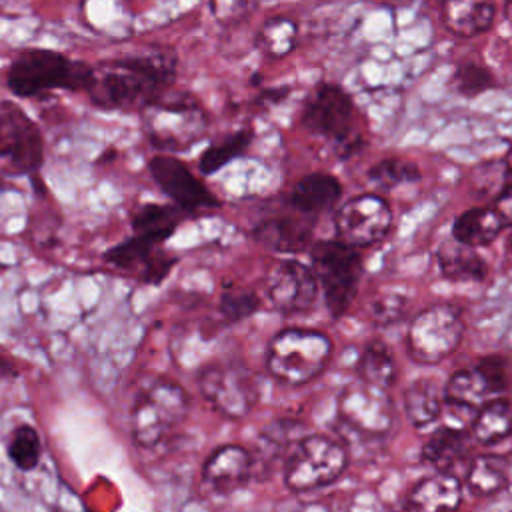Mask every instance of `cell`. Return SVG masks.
Instances as JSON below:
<instances>
[{
    "label": "cell",
    "instance_id": "obj_32",
    "mask_svg": "<svg viewBox=\"0 0 512 512\" xmlns=\"http://www.w3.org/2000/svg\"><path fill=\"white\" fill-rule=\"evenodd\" d=\"M252 144V130L250 128H242L218 142H212L198 160V168L204 176H210L214 172H218L220 168H224L226 164H230L232 160L240 158Z\"/></svg>",
    "mask_w": 512,
    "mask_h": 512
},
{
    "label": "cell",
    "instance_id": "obj_42",
    "mask_svg": "<svg viewBox=\"0 0 512 512\" xmlns=\"http://www.w3.org/2000/svg\"><path fill=\"white\" fill-rule=\"evenodd\" d=\"M0 144H2V136H0Z\"/></svg>",
    "mask_w": 512,
    "mask_h": 512
},
{
    "label": "cell",
    "instance_id": "obj_39",
    "mask_svg": "<svg viewBox=\"0 0 512 512\" xmlns=\"http://www.w3.org/2000/svg\"><path fill=\"white\" fill-rule=\"evenodd\" d=\"M494 208L500 214L504 226H510L512 224V184H508L500 190V194L496 196V206Z\"/></svg>",
    "mask_w": 512,
    "mask_h": 512
},
{
    "label": "cell",
    "instance_id": "obj_2",
    "mask_svg": "<svg viewBox=\"0 0 512 512\" xmlns=\"http://www.w3.org/2000/svg\"><path fill=\"white\" fill-rule=\"evenodd\" d=\"M92 66L70 60L50 48H26L14 56L6 70V86L18 98H38L54 90L84 92Z\"/></svg>",
    "mask_w": 512,
    "mask_h": 512
},
{
    "label": "cell",
    "instance_id": "obj_3",
    "mask_svg": "<svg viewBox=\"0 0 512 512\" xmlns=\"http://www.w3.org/2000/svg\"><path fill=\"white\" fill-rule=\"evenodd\" d=\"M332 356V340L312 328H286L274 334L266 352V370L278 382L302 386L318 378Z\"/></svg>",
    "mask_w": 512,
    "mask_h": 512
},
{
    "label": "cell",
    "instance_id": "obj_13",
    "mask_svg": "<svg viewBox=\"0 0 512 512\" xmlns=\"http://www.w3.org/2000/svg\"><path fill=\"white\" fill-rule=\"evenodd\" d=\"M0 158L14 174H34L44 162V142L34 120L14 102H0Z\"/></svg>",
    "mask_w": 512,
    "mask_h": 512
},
{
    "label": "cell",
    "instance_id": "obj_34",
    "mask_svg": "<svg viewBox=\"0 0 512 512\" xmlns=\"http://www.w3.org/2000/svg\"><path fill=\"white\" fill-rule=\"evenodd\" d=\"M420 178V170L414 162L402 158H386L368 170V182L378 192H388L400 184L414 182Z\"/></svg>",
    "mask_w": 512,
    "mask_h": 512
},
{
    "label": "cell",
    "instance_id": "obj_19",
    "mask_svg": "<svg viewBox=\"0 0 512 512\" xmlns=\"http://www.w3.org/2000/svg\"><path fill=\"white\" fill-rule=\"evenodd\" d=\"M250 234L264 248L296 254L308 248L312 240V222L294 216H274L258 222Z\"/></svg>",
    "mask_w": 512,
    "mask_h": 512
},
{
    "label": "cell",
    "instance_id": "obj_20",
    "mask_svg": "<svg viewBox=\"0 0 512 512\" xmlns=\"http://www.w3.org/2000/svg\"><path fill=\"white\" fill-rule=\"evenodd\" d=\"M342 196V184L328 172H310L296 180L288 194V204L300 214H320L332 208Z\"/></svg>",
    "mask_w": 512,
    "mask_h": 512
},
{
    "label": "cell",
    "instance_id": "obj_11",
    "mask_svg": "<svg viewBox=\"0 0 512 512\" xmlns=\"http://www.w3.org/2000/svg\"><path fill=\"white\" fill-rule=\"evenodd\" d=\"M392 424V402L386 390L366 382L350 384L338 398V426L342 434L382 438Z\"/></svg>",
    "mask_w": 512,
    "mask_h": 512
},
{
    "label": "cell",
    "instance_id": "obj_33",
    "mask_svg": "<svg viewBox=\"0 0 512 512\" xmlns=\"http://www.w3.org/2000/svg\"><path fill=\"white\" fill-rule=\"evenodd\" d=\"M6 454L18 470H24V472L34 470L42 456V444L36 428L30 424L16 426L8 438Z\"/></svg>",
    "mask_w": 512,
    "mask_h": 512
},
{
    "label": "cell",
    "instance_id": "obj_7",
    "mask_svg": "<svg viewBox=\"0 0 512 512\" xmlns=\"http://www.w3.org/2000/svg\"><path fill=\"white\" fill-rule=\"evenodd\" d=\"M300 122L310 134L338 146L342 156H348L362 146V138L356 136L354 128L356 106L350 94L338 84L320 82L308 94Z\"/></svg>",
    "mask_w": 512,
    "mask_h": 512
},
{
    "label": "cell",
    "instance_id": "obj_6",
    "mask_svg": "<svg viewBox=\"0 0 512 512\" xmlns=\"http://www.w3.org/2000/svg\"><path fill=\"white\" fill-rule=\"evenodd\" d=\"M190 408L188 392L174 380L160 378L148 384L132 406V438L140 448H152L162 442L178 424L184 422Z\"/></svg>",
    "mask_w": 512,
    "mask_h": 512
},
{
    "label": "cell",
    "instance_id": "obj_4",
    "mask_svg": "<svg viewBox=\"0 0 512 512\" xmlns=\"http://www.w3.org/2000/svg\"><path fill=\"white\" fill-rule=\"evenodd\" d=\"M142 130L156 150L184 152L206 136L208 114L192 96L174 100L162 96L142 110Z\"/></svg>",
    "mask_w": 512,
    "mask_h": 512
},
{
    "label": "cell",
    "instance_id": "obj_10",
    "mask_svg": "<svg viewBox=\"0 0 512 512\" xmlns=\"http://www.w3.org/2000/svg\"><path fill=\"white\" fill-rule=\"evenodd\" d=\"M464 338V320L460 312L448 304L424 308L410 322L408 348L414 360L436 364L454 354Z\"/></svg>",
    "mask_w": 512,
    "mask_h": 512
},
{
    "label": "cell",
    "instance_id": "obj_18",
    "mask_svg": "<svg viewBox=\"0 0 512 512\" xmlns=\"http://www.w3.org/2000/svg\"><path fill=\"white\" fill-rule=\"evenodd\" d=\"M252 466V454L244 446L224 444L206 458L200 480L208 490L226 494L248 484Z\"/></svg>",
    "mask_w": 512,
    "mask_h": 512
},
{
    "label": "cell",
    "instance_id": "obj_23",
    "mask_svg": "<svg viewBox=\"0 0 512 512\" xmlns=\"http://www.w3.org/2000/svg\"><path fill=\"white\" fill-rule=\"evenodd\" d=\"M442 16L448 30L468 38L492 26L496 6L492 0H442Z\"/></svg>",
    "mask_w": 512,
    "mask_h": 512
},
{
    "label": "cell",
    "instance_id": "obj_12",
    "mask_svg": "<svg viewBox=\"0 0 512 512\" xmlns=\"http://www.w3.org/2000/svg\"><path fill=\"white\" fill-rule=\"evenodd\" d=\"M148 172L158 188L186 214H208L220 208L218 198L208 186L176 156L168 152L156 154L148 160Z\"/></svg>",
    "mask_w": 512,
    "mask_h": 512
},
{
    "label": "cell",
    "instance_id": "obj_40",
    "mask_svg": "<svg viewBox=\"0 0 512 512\" xmlns=\"http://www.w3.org/2000/svg\"><path fill=\"white\" fill-rule=\"evenodd\" d=\"M16 374H18V372H16L14 364H12L8 358L0 356V380H6V378H14Z\"/></svg>",
    "mask_w": 512,
    "mask_h": 512
},
{
    "label": "cell",
    "instance_id": "obj_25",
    "mask_svg": "<svg viewBox=\"0 0 512 512\" xmlns=\"http://www.w3.org/2000/svg\"><path fill=\"white\" fill-rule=\"evenodd\" d=\"M436 260L442 276L456 282H478L484 280L488 272L486 262L474 252V248L454 238L440 246Z\"/></svg>",
    "mask_w": 512,
    "mask_h": 512
},
{
    "label": "cell",
    "instance_id": "obj_15",
    "mask_svg": "<svg viewBox=\"0 0 512 512\" xmlns=\"http://www.w3.org/2000/svg\"><path fill=\"white\" fill-rule=\"evenodd\" d=\"M392 226V210L378 194H358L346 200L334 216L340 240L350 246L366 248L380 242Z\"/></svg>",
    "mask_w": 512,
    "mask_h": 512
},
{
    "label": "cell",
    "instance_id": "obj_27",
    "mask_svg": "<svg viewBox=\"0 0 512 512\" xmlns=\"http://www.w3.org/2000/svg\"><path fill=\"white\" fill-rule=\"evenodd\" d=\"M472 434L482 446H492L512 436V402L508 398H490L472 422Z\"/></svg>",
    "mask_w": 512,
    "mask_h": 512
},
{
    "label": "cell",
    "instance_id": "obj_37",
    "mask_svg": "<svg viewBox=\"0 0 512 512\" xmlns=\"http://www.w3.org/2000/svg\"><path fill=\"white\" fill-rule=\"evenodd\" d=\"M406 310V298L400 292H378L370 300V316L376 324H392Z\"/></svg>",
    "mask_w": 512,
    "mask_h": 512
},
{
    "label": "cell",
    "instance_id": "obj_1",
    "mask_svg": "<svg viewBox=\"0 0 512 512\" xmlns=\"http://www.w3.org/2000/svg\"><path fill=\"white\" fill-rule=\"evenodd\" d=\"M178 58L170 48H152L92 66L84 94L102 110L142 112L174 84Z\"/></svg>",
    "mask_w": 512,
    "mask_h": 512
},
{
    "label": "cell",
    "instance_id": "obj_17",
    "mask_svg": "<svg viewBox=\"0 0 512 512\" xmlns=\"http://www.w3.org/2000/svg\"><path fill=\"white\" fill-rule=\"evenodd\" d=\"M266 296L284 314L306 312L318 298V278L314 270L294 258L280 260L266 276Z\"/></svg>",
    "mask_w": 512,
    "mask_h": 512
},
{
    "label": "cell",
    "instance_id": "obj_22",
    "mask_svg": "<svg viewBox=\"0 0 512 512\" xmlns=\"http://www.w3.org/2000/svg\"><path fill=\"white\" fill-rule=\"evenodd\" d=\"M468 454V434L460 426H440L422 446V460L436 472L454 470Z\"/></svg>",
    "mask_w": 512,
    "mask_h": 512
},
{
    "label": "cell",
    "instance_id": "obj_14",
    "mask_svg": "<svg viewBox=\"0 0 512 512\" xmlns=\"http://www.w3.org/2000/svg\"><path fill=\"white\" fill-rule=\"evenodd\" d=\"M508 384L506 362L500 356H486L470 368H462L448 378L444 400L454 412H470L494 398Z\"/></svg>",
    "mask_w": 512,
    "mask_h": 512
},
{
    "label": "cell",
    "instance_id": "obj_30",
    "mask_svg": "<svg viewBox=\"0 0 512 512\" xmlns=\"http://www.w3.org/2000/svg\"><path fill=\"white\" fill-rule=\"evenodd\" d=\"M358 376L362 382L388 390L396 380V364L388 346L380 340H372L364 346L358 358Z\"/></svg>",
    "mask_w": 512,
    "mask_h": 512
},
{
    "label": "cell",
    "instance_id": "obj_35",
    "mask_svg": "<svg viewBox=\"0 0 512 512\" xmlns=\"http://www.w3.org/2000/svg\"><path fill=\"white\" fill-rule=\"evenodd\" d=\"M260 310V298L246 288H226L218 300V312L226 322H242Z\"/></svg>",
    "mask_w": 512,
    "mask_h": 512
},
{
    "label": "cell",
    "instance_id": "obj_24",
    "mask_svg": "<svg viewBox=\"0 0 512 512\" xmlns=\"http://www.w3.org/2000/svg\"><path fill=\"white\" fill-rule=\"evenodd\" d=\"M504 228V222L496 208H486V206H474L464 210L452 224V238L468 244L472 248L478 246H488L500 230Z\"/></svg>",
    "mask_w": 512,
    "mask_h": 512
},
{
    "label": "cell",
    "instance_id": "obj_8",
    "mask_svg": "<svg viewBox=\"0 0 512 512\" xmlns=\"http://www.w3.org/2000/svg\"><path fill=\"white\" fill-rule=\"evenodd\" d=\"M348 466L346 448L326 434L302 436L286 458L284 484L290 492H308L328 486Z\"/></svg>",
    "mask_w": 512,
    "mask_h": 512
},
{
    "label": "cell",
    "instance_id": "obj_9",
    "mask_svg": "<svg viewBox=\"0 0 512 512\" xmlns=\"http://www.w3.org/2000/svg\"><path fill=\"white\" fill-rule=\"evenodd\" d=\"M202 398L222 416L240 420L248 416L260 398L256 374L242 362L216 360L200 368L196 376Z\"/></svg>",
    "mask_w": 512,
    "mask_h": 512
},
{
    "label": "cell",
    "instance_id": "obj_21",
    "mask_svg": "<svg viewBox=\"0 0 512 512\" xmlns=\"http://www.w3.org/2000/svg\"><path fill=\"white\" fill-rule=\"evenodd\" d=\"M462 502V486L450 472H436L422 478L412 492L404 508L410 510H454Z\"/></svg>",
    "mask_w": 512,
    "mask_h": 512
},
{
    "label": "cell",
    "instance_id": "obj_41",
    "mask_svg": "<svg viewBox=\"0 0 512 512\" xmlns=\"http://www.w3.org/2000/svg\"><path fill=\"white\" fill-rule=\"evenodd\" d=\"M506 16L512 20V0H508V4H506Z\"/></svg>",
    "mask_w": 512,
    "mask_h": 512
},
{
    "label": "cell",
    "instance_id": "obj_16",
    "mask_svg": "<svg viewBox=\"0 0 512 512\" xmlns=\"http://www.w3.org/2000/svg\"><path fill=\"white\" fill-rule=\"evenodd\" d=\"M104 262L118 272L130 274L144 284H162L178 262L176 256L162 250V244L132 234L102 254Z\"/></svg>",
    "mask_w": 512,
    "mask_h": 512
},
{
    "label": "cell",
    "instance_id": "obj_31",
    "mask_svg": "<svg viewBox=\"0 0 512 512\" xmlns=\"http://www.w3.org/2000/svg\"><path fill=\"white\" fill-rule=\"evenodd\" d=\"M296 38L298 26L292 18L272 16L256 32L254 44L266 58L278 60L288 56L296 48Z\"/></svg>",
    "mask_w": 512,
    "mask_h": 512
},
{
    "label": "cell",
    "instance_id": "obj_28",
    "mask_svg": "<svg viewBox=\"0 0 512 512\" xmlns=\"http://www.w3.org/2000/svg\"><path fill=\"white\" fill-rule=\"evenodd\" d=\"M402 406L406 418L414 428H424L432 424L442 410V400L436 382L430 378L412 380L402 392Z\"/></svg>",
    "mask_w": 512,
    "mask_h": 512
},
{
    "label": "cell",
    "instance_id": "obj_5",
    "mask_svg": "<svg viewBox=\"0 0 512 512\" xmlns=\"http://www.w3.org/2000/svg\"><path fill=\"white\" fill-rule=\"evenodd\" d=\"M312 270L332 318H340L356 298L362 278V256L344 240H318L310 248Z\"/></svg>",
    "mask_w": 512,
    "mask_h": 512
},
{
    "label": "cell",
    "instance_id": "obj_29",
    "mask_svg": "<svg viewBox=\"0 0 512 512\" xmlns=\"http://www.w3.org/2000/svg\"><path fill=\"white\" fill-rule=\"evenodd\" d=\"M466 486L478 498L492 496L508 484V460L494 454H482L466 470Z\"/></svg>",
    "mask_w": 512,
    "mask_h": 512
},
{
    "label": "cell",
    "instance_id": "obj_38",
    "mask_svg": "<svg viewBox=\"0 0 512 512\" xmlns=\"http://www.w3.org/2000/svg\"><path fill=\"white\" fill-rule=\"evenodd\" d=\"M264 0H210L212 16L222 24H236L250 16Z\"/></svg>",
    "mask_w": 512,
    "mask_h": 512
},
{
    "label": "cell",
    "instance_id": "obj_26",
    "mask_svg": "<svg viewBox=\"0 0 512 512\" xmlns=\"http://www.w3.org/2000/svg\"><path fill=\"white\" fill-rule=\"evenodd\" d=\"M186 216L176 204H156L146 202L132 214V230L138 236L164 244L178 228L180 220Z\"/></svg>",
    "mask_w": 512,
    "mask_h": 512
},
{
    "label": "cell",
    "instance_id": "obj_36",
    "mask_svg": "<svg viewBox=\"0 0 512 512\" xmlns=\"http://www.w3.org/2000/svg\"><path fill=\"white\" fill-rule=\"evenodd\" d=\"M454 86L462 96H476L488 88L494 86V76L490 74V70L482 64L476 62H464L456 68L454 74Z\"/></svg>",
    "mask_w": 512,
    "mask_h": 512
}]
</instances>
